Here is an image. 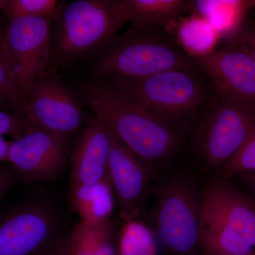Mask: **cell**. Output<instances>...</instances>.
Returning a JSON list of instances; mask_svg holds the SVG:
<instances>
[{
  "mask_svg": "<svg viewBox=\"0 0 255 255\" xmlns=\"http://www.w3.org/2000/svg\"><path fill=\"white\" fill-rule=\"evenodd\" d=\"M253 172H255V128L241 150L220 169L218 176L229 179L238 174Z\"/></svg>",
  "mask_w": 255,
  "mask_h": 255,
  "instance_id": "cell-22",
  "label": "cell"
},
{
  "mask_svg": "<svg viewBox=\"0 0 255 255\" xmlns=\"http://www.w3.org/2000/svg\"><path fill=\"white\" fill-rule=\"evenodd\" d=\"M253 173V176H252V184H253V187H254L255 189V172H251Z\"/></svg>",
  "mask_w": 255,
  "mask_h": 255,
  "instance_id": "cell-31",
  "label": "cell"
},
{
  "mask_svg": "<svg viewBox=\"0 0 255 255\" xmlns=\"http://www.w3.org/2000/svg\"><path fill=\"white\" fill-rule=\"evenodd\" d=\"M193 58L215 95L255 109V61L248 50L232 42Z\"/></svg>",
  "mask_w": 255,
  "mask_h": 255,
  "instance_id": "cell-9",
  "label": "cell"
},
{
  "mask_svg": "<svg viewBox=\"0 0 255 255\" xmlns=\"http://www.w3.org/2000/svg\"><path fill=\"white\" fill-rule=\"evenodd\" d=\"M51 23L45 18H18L5 27V55L18 117H22L28 89L46 73L51 62Z\"/></svg>",
  "mask_w": 255,
  "mask_h": 255,
  "instance_id": "cell-7",
  "label": "cell"
},
{
  "mask_svg": "<svg viewBox=\"0 0 255 255\" xmlns=\"http://www.w3.org/2000/svg\"><path fill=\"white\" fill-rule=\"evenodd\" d=\"M216 176L201 189V210L219 218L255 248V202Z\"/></svg>",
  "mask_w": 255,
  "mask_h": 255,
  "instance_id": "cell-13",
  "label": "cell"
},
{
  "mask_svg": "<svg viewBox=\"0 0 255 255\" xmlns=\"http://www.w3.org/2000/svg\"><path fill=\"white\" fill-rule=\"evenodd\" d=\"M70 140L27 123L24 131L9 140L7 163L27 182H51L65 172Z\"/></svg>",
  "mask_w": 255,
  "mask_h": 255,
  "instance_id": "cell-10",
  "label": "cell"
},
{
  "mask_svg": "<svg viewBox=\"0 0 255 255\" xmlns=\"http://www.w3.org/2000/svg\"><path fill=\"white\" fill-rule=\"evenodd\" d=\"M247 6L248 7L253 8L255 9V0H251V1H246Z\"/></svg>",
  "mask_w": 255,
  "mask_h": 255,
  "instance_id": "cell-30",
  "label": "cell"
},
{
  "mask_svg": "<svg viewBox=\"0 0 255 255\" xmlns=\"http://www.w3.org/2000/svg\"><path fill=\"white\" fill-rule=\"evenodd\" d=\"M201 253L202 255H248L255 248L228 225L201 210Z\"/></svg>",
  "mask_w": 255,
  "mask_h": 255,
  "instance_id": "cell-17",
  "label": "cell"
},
{
  "mask_svg": "<svg viewBox=\"0 0 255 255\" xmlns=\"http://www.w3.org/2000/svg\"><path fill=\"white\" fill-rule=\"evenodd\" d=\"M59 7L55 0H3L1 11L9 22L26 18H45L52 21Z\"/></svg>",
  "mask_w": 255,
  "mask_h": 255,
  "instance_id": "cell-21",
  "label": "cell"
},
{
  "mask_svg": "<svg viewBox=\"0 0 255 255\" xmlns=\"http://www.w3.org/2000/svg\"><path fill=\"white\" fill-rule=\"evenodd\" d=\"M255 128V109L214 94L194 129L192 147L204 168L219 172L237 154Z\"/></svg>",
  "mask_w": 255,
  "mask_h": 255,
  "instance_id": "cell-5",
  "label": "cell"
},
{
  "mask_svg": "<svg viewBox=\"0 0 255 255\" xmlns=\"http://www.w3.org/2000/svg\"><path fill=\"white\" fill-rule=\"evenodd\" d=\"M255 255V253H253V254H248V255Z\"/></svg>",
  "mask_w": 255,
  "mask_h": 255,
  "instance_id": "cell-33",
  "label": "cell"
},
{
  "mask_svg": "<svg viewBox=\"0 0 255 255\" xmlns=\"http://www.w3.org/2000/svg\"><path fill=\"white\" fill-rule=\"evenodd\" d=\"M85 105L117 140L154 172L179 153L191 128L96 80L82 85Z\"/></svg>",
  "mask_w": 255,
  "mask_h": 255,
  "instance_id": "cell-1",
  "label": "cell"
},
{
  "mask_svg": "<svg viewBox=\"0 0 255 255\" xmlns=\"http://www.w3.org/2000/svg\"><path fill=\"white\" fill-rule=\"evenodd\" d=\"M112 142V132L100 119L95 117L84 129L72 152L71 187L109 179Z\"/></svg>",
  "mask_w": 255,
  "mask_h": 255,
  "instance_id": "cell-14",
  "label": "cell"
},
{
  "mask_svg": "<svg viewBox=\"0 0 255 255\" xmlns=\"http://www.w3.org/2000/svg\"><path fill=\"white\" fill-rule=\"evenodd\" d=\"M62 220L47 201L28 203L0 219V255H37L61 237Z\"/></svg>",
  "mask_w": 255,
  "mask_h": 255,
  "instance_id": "cell-8",
  "label": "cell"
},
{
  "mask_svg": "<svg viewBox=\"0 0 255 255\" xmlns=\"http://www.w3.org/2000/svg\"><path fill=\"white\" fill-rule=\"evenodd\" d=\"M4 137L0 135V163H7L9 141H6Z\"/></svg>",
  "mask_w": 255,
  "mask_h": 255,
  "instance_id": "cell-28",
  "label": "cell"
},
{
  "mask_svg": "<svg viewBox=\"0 0 255 255\" xmlns=\"http://www.w3.org/2000/svg\"><path fill=\"white\" fill-rule=\"evenodd\" d=\"M51 31V60L73 63L100 52L128 23L121 0H75L59 7Z\"/></svg>",
  "mask_w": 255,
  "mask_h": 255,
  "instance_id": "cell-3",
  "label": "cell"
},
{
  "mask_svg": "<svg viewBox=\"0 0 255 255\" xmlns=\"http://www.w3.org/2000/svg\"><path fill=\"white\" fill-rule=\"evenodd\" d=\"M112 220L100 225L78 223L68 236V255H117Z\"/></svg>",
  "mask_w": 255,
  "mask_h": 255,
  "instance_id": "cell-18",
  "label": "cell"
},
{
  "mask_svg": "<svg viewBox=\"0 0 255 255\" xmlns=\"http://www.w3.org/2000/svg\"><path fill=\"white\" fill-rule=\"evenodd\" d=\"M128 22L132 27L161 28L190 9L186 0H121Z\"/></svg>",
  "mask_w": 255,
  "mask_h": 255,
  "instance_id": "cell-16",
  "label": "cell"
},
{
  "mask_svg": "<svg viewBox=\"0 0 255 255\" xmlns=\"http://www.w3.org/2000/svg\"><path fill=\"white\" fill-rule=\"evenodd\" d=\"M178 34L184 50L196 57L215 49L218 31L207 19L198 16L181 23Z\"/></svg>",
  "mask_w": 255,
  "mask_h": 255,
  "instance_id": "cell-19",
  "label": "cell"
},
{
  "mask_svg": "<svg viewBox=\"0 0 255 255\" xmlns=\"http://www.w3.org/2000/svg\"><path fill=\"white\" fill-rule=\"evenodd\" d=\"M23 119L30 125L70 138L83 124L81 107L56 77L45 74L28 89Z\"/></svg>",
  "mask_w": 255,
  "mask_h": 255,
  "instance_id": "cell-11",
  "label": "cell"
},
{
  "mask_svg": "<svg viewBox=\"0 0 255 255\" xmlns=\"http://www.w3.org/2000/svg\"><path fill=\"white\" fill-rule=\"evenodd\" d=\"M117 255H157L152 231L138 219L124 223L117 241Z\"/></svg>",
  "mask_w": 255,
  "mask_h": 255,
  "instance_id": "cell-20",
  "label": "cell"
},
{
  "mask_svg": "<svg viewBox=\"0 0 255 255\" xmlns=\"http://www.w3.org/2000/svg\"><path fill=\"white\" fill-rule=\"evenodd\" d=\"M198 70L194 58L161 28L132 27L100 51L96 80H140L166 70Z\"/></svg>",
  "mask_w": 255,
  "mask_h": 255,
  "instance_id": "cell-2",
  "label": "cell"
},
{
  "mask_svg": "<svg viewBox=\"0 0 255 255\" xmlns=\"http://www.w3.org/2000/svg\"><path fill=\"white\" fill-rule=\"evenodd\" d=\"M37 255H68V236H61Z\"/></svg>",
  "mask_w": 255,
  "mask_h": 255,
  "instance_id": "cell-27",
  "label": "cell"
},
{
  "mask_svg": "<svg viewBox=\"0 0 255 255\" xmlns=\"http://www.w3.org/2000/svg\"><path fill=\"white\" fill-rule=\"evenodd\" d=\"M0 110L16 114V100L6 55H0Z\"/></svg>",
  "mask_w": 255,
  "mask_h": 255,
  "instance_id": "cell-23",
  "label": "cell"
},
{
  "mask_svg": "<svg viewBox=\"0 0 255 255\" xmlns=\"http://www.w3.org/2000/svg\"><path fill=\"white\" fill-rule=\"evenodd\" d=\"M201 190L186 176L172 177L160 190L154 212L156 231L174 255L201 252Z\"/></svg>",
  "mask_w": 255,
  "mask_h": 255,
  "instance_id": "cell-6",
  "label": "cell"
},
{
  "mask_svg": "<svg viewBox=\"0 0 255 255\" xmlns=\"http://www.w3.org/2000/svg\"><path fill=\"white\" fill-rule=\"evenodd\" d=\"M16 174L11 166L0 164V201L16 182Z\"/></svg>",
  "mask_w": 255,
  "mask_h": 255,
  "instance_id": "cell-25",
  "label": "cell"
},
{
  "mask_svg": "<svg viewBox=\"0 0 255 255\" xmlns=\"http://www.w3.org/2000/svg\"><path fill=\"white\" fill-rule=\"evenodd\" d=\"M4 53V37L0 39V55Z\"/></svg>",
  "mask_w": 255,
  "mask_h": 255,
  "instance_id": "cell-29",
  "label": "cell"
},
{
  "mask_svg": "<svg viewBox=\"0 0 255 255\" xmlns=\"http://www.w3.org/2000/svg\"><path fill=\"white\" fill-rule=\"evenodd\" d=\"M154 172L112 135L108 177L124 223L137 220Z\"/></svg>",
  "mask_w": 255,
  "mask_h": 255,
  "instance_id": "cell-12",
  "label": "cell"
},
{
  "mask_svg": "<svg viewBox=\"0 0 255 255\" xmlns=\"http://www.w3.org/2000/svg\"><path fill=\"white\" fill-rule=\"evenodd\" d=\"M101 82L191 129L214 96L209 81L199 70L174 69L140 80Z\"/></svg>",
  "mask_w": 255,
  "mask_h": 255,
  "instance_id": "cell-4",
  "label": "cell"
},
{
  "mask_svg": "<svg viewBox=\"0 0 255 255\" xmlns=\"http://www.w3.org/2000/svg\"><path fill=\"white\" fill-rule=\"evenodd\" d=\"M233 43L240 45L249 52L255 61V26L242 31Z\"/></svg>",
  "mask_w": 255,
  "mask_h": 255,
  "instance_id": "cell-26",
  "label": "cell"
},
{
  "mask_svg": "<svg viewBox=\"0 0 255 255\" xmlns=\"http://www.w3.org/2000/svg\"><path fill=\"white\" fill-rule=\"evenodd\" d=\"M26 127L27 123L23 117L0 110V135L9 136L12 140L19 136Z\"/></svg>",
  "mask_w": 255,
  "mask_h": 255,
  "instance_id": "cell-24",
  "label": "cell"
},
{
  "mask_svg": "<svg viewBox=\"0 0 255 255\" xmlns=\"http://www.w3.org/2000/svg\"><path fill=\"white\" fill-rule=\"evenodd\" d=\"M115 200L109 179L70 187V201L82 222L100 225L111 221Z\"/></svg>",
  "mask_w": 255,
  "mask_h": 255,
  "instance_id": "cell-15",
  "label": "cell"
},
{
  "mask_svg": "<svg viewBox=\"0 0 255 255\" xmlns=\"http://www.w3.org/2000/svg\"><path fill=\"white\" fill-rule=\"evenodd\" d=\"M3 0H0V10H1V6H2Z\"/></svg>",
  "mask_w": 255,
  "mask_h": 255,
  "instance_id": "cell-32",
  "label": "cell"
}]
</instances>
